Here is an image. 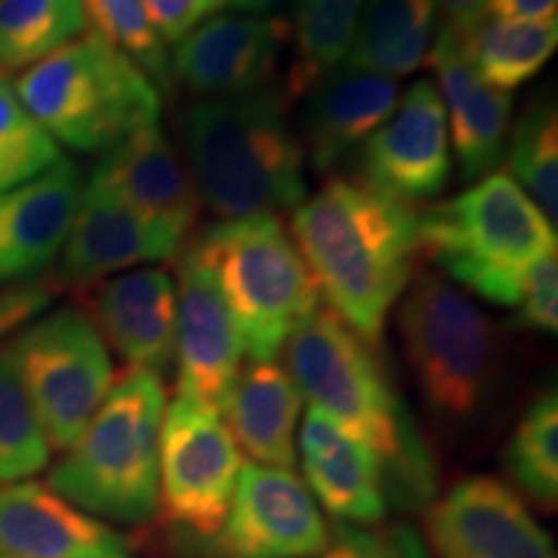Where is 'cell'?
I'll return each mask as SVG.
<instances>
[{
	"mask_svg": "<svg viewBox=\"0 0 558 558\" xmlns=\"http://www.w3.org/2000/svg\"><path fill=\"white\" fill-rule=\"evenodd\" d=\"M300 411L303 396L275 362H251L241 369L222 407L233 442L254 463L284 471L295 465Z\"/></svg>",
	"mask_w": 558,
	"mask_h": 558,
	"instance_id": "obj_24",
	"label": "cell"
},
{
	"mask_svg": "<svg viewBox=\"0 0 558 558\" xmlns=\"http://www.w3.org/2000/svg\"><path fill=\"white\" fill-rule=\"evenodd\" d=\"M427 62L437 73L439 99H445L442 107L460 177L465 181L488 177L505 158L512 94L488 86L465 60L456 32L442 24L432 39Z\"/></svg>",
	"mask_w": 558,
	"mask_h": 558,
	"instance_id": "obj_20",
	"label": "cell"
},
{
	"mask_svg": "<svg viewBox=\"0 0 558 558\" xmlns=\"http://www.w3.org/2000/svg\"><path fill=\"white\" fill-rule=\"evenodd\" d=\"M435 19L429 0H365L341 68L388 78L416 73L427 62Z\"/></svg>",
	"mask_w": 558,
	"mask_h": 558,
	"instance_id": "obj_25",
	"label": "cell"
},
{
	"mask_svg": "<svg viewBox=\"0 0 558 558\" xmlns=\"http://www.w3.org/2000/svg\"><path fill=\"white\" fill-rule=\"evenodd\" d=\"M429 558H556L525 499L494 476L458 481L424 520Z\"/></svg>",
	"mask_w": 558,
	"mask_h": 558,
	"instance_id": "obj_12",
	"label": "cell"
},
{
	"mask_svg": "<svg viewBox=\"0 0 558 558\" xmlns=\"http://www.w3.org/2000/svg\"><path fill=\"white\" fill-rule=\"evenodd\" d=\"M88 29L83 0H0V73H24Z\"/></svg>",
	"mask_w": 558,
	"mask_h": 558,
	"instance_id": "obj_28",
	"label": "cell"
},
{
	"mask_svg": "<svg viewBox=\"0 0 558 558\" xmlns=\"http://www.w3.org/2000/svg\"><path fill=\"white\" fill-rule=\"evenodd\" d=\"M290 235L329 311L378 347L418 256L414 207L329 179L295 207Z\"/></svg>",
	"mask_w": 558,
	"mask_h": 558,
	"instance_id": "obj_1",
	"label": "cell"
},
{
	"mask_svg": "<svg viewBox=\"0 0 558 558\" xmlns=\"http://www.w3.org/2000/svg\"><path fill=\"white\" fill-rule=\"evenodd\" d=\"M311 558H429V550L407 522L352 525L337 520L329 527V543Z\"/></svg>",
	"mask_w": 558,
	"mask_h": 558,
	"instance_id": "obj_34",
	"label": "cell"
},
{
	"mask_svg": "<svg viewBox=\"0 0 558 558\" xmlns=\"http://www.w3.org/2000/svg\"><path fill=\"white\" fill-rule=\"evenodd\" d=\"M509 177L550 226L558 222V111L556 99L538 94L520 114L507 137Z\"/></svg>",
	"mask_w": 558,
	"mask_h": 558,
	"instance_id": "obj_30",
	"label": "cell"
},
{
	"mask_svg": "<svg viewBox=\"0 0 558 558\" xmlns=\"http://www.w3.org/2000/svg\"><path fill=\"white\" fill-rule=\"evenodd\" d=\"M486 16L558 19V0H488Z\"/></svg>",
	"mask_w": 558,
	"mask_h": 558,
	"instance_id": "obj_38",
	"label": "cell"
},
{
	"mask_svg": "<svg viewBox=\"0 0 558 558\" xmlns=\"http://www.w3.org/2000/svg\"><path fill=\"white\" fill-rule=\"evenodd\" d=\"M284 354L290 380L311 409L378 452L388 505L427 509L437 494L435 458L388 380L378 347L326 308L292 331Z\"/></svg>",
	"mask_w": 558,
	"mask_h": 558,
	"instance_id": "obj_2",
	"label": "cell"
},
{
	"mask_svg": "<svg viewBox=\"0 0 558 558\" xmlns=\"http://www.w3.org/2000/svg\"><path fill=\"white\" fill-rule=\"evenodd\" d=\"M163 378L128 369L86 429L50 469L47 486L109 525H148L158 512V442Z\"/></svg>",
	"mask_w": 558,
	"mask_h": 558,
	"instance_id": "obj_4",
	"label": "cell"
},
{
	"mask_svg": "<svg viewBox=\"0 0 558 558\" xmlns=\"http://www.w3.org/2000/svg\"><path fill=\"white\" fill-rule=\"evenodd\" d=\"M505 471L512 488L541 512L558 507V396L543 390L520 416L507 439Z\"/></svg>",
	"mask_w": 558,
	"mask_h": 558,
	"instance_id": "obj_29",
	"label": "cell"
},
{
	"mask_svg": "<svg viewBox=\"0 0 558 558\" xmlns=\"http://www.w3.org/2000/svg\"><path fill=\"white\" fill-rule=\"evenodd\" d=\"M62 148L50 132L29 114L0 73V194L16 190L60 163Z\"/></svg>",
	"mask_w": 558,
	"mask_h": 558,
	"instance_id": "obj_32",
	"label": "cell"
},
{
	"mask_svg": "<svg viewBox=\"0 0 558 558\" xmlns=\"http://www.w3.org/2000/svg\"><path fill=\"white\" fill-rule=\"evenodd\" d=\"M241 452L218 411L177 396L163 411L158 442V501L192 538H213L228 518Z\"/></svg>",
	"mask_w": 558,
	"mask_h": 558,
	"instance_id": "obj_10",
	"label": "cell"
},
{
	"mask_svg": "<svg viewBox=\"0 0 558 558\" xmlns=\"http://www.w3.org/2000/svg\"><path fill=\"white\" fill-rule=\"evenodd\" d=\"M13 90L58 145L78 153H107L160 114L156 83L94 29L24 70Z\"/></svg>",
	"mask_w": 558,
	"mask_h": 558,
	"instance_id": "obj_6",
	"label": "cell"
},
{
	"mask_svg": "<svg viewBox=\"0 0 558 558\" xmlns=\"http://www.w3.org/2000/svg\"><path fill=\"white\" fill-rule=\"evenodd\" d=\"M0 558H140L114 525L47 484H0Z\"/></svg>",
	"mask_w": 558,
	"mask_h": 558,
	"instance_id": "obj_18",
	"label": "cell"
},
{
	"mask_svg": "<svg viewBox=\"0 0 558 558\" xmlns=\"http://www.w3.org/2000/svg\"><path fill=\"white\" fill-rule=\"evenodd\" d=\"M290 24L275 16L218 13L199 24L169 54L171 78L205 99H239L267 88Z\"/></svg>",
	"mask_w": 558,
	"mask_h": 558,
	"instance_id": "obj_14",
	"label": "cell"
},
{
	"mask_svg": "<svg viewBox=\"0 0 558 558\" xmlns=\"http://www.w3.org/2000/svg\"><path fill=\"white\" fill-rule=\"evenodd\" d=\"M435 13L442 16V26L456 32H465L486 16L488 0H429Z\"/></svg>",
	"mask_w": 558,
	"mask_h": 558,
	"instance_id": "obj_39",
	"label": "cell"
},
{
	"mask_svg": "<svg viewBox=\"0 0 558 558\" xmlns=\"http://www.w3.org/2000/svg\"><path fill=\"white\" fill-rule=\"evenodd\" d=\"M243 341L218 284L190 248L179 262L177 360L179 396L222 414L241 373Z\"/></svg>",
	"mask_w": 558,
	"mask_h": 558,
	"instance_id": "obj_15",
	"label": "cell"
},
{
	"mask_svg": "<svg viewBox=\"0 0 558 558\" xmlns=\"http://www.w3.org/2000/svg\"><path fill=\"white\" fill-rule=\"evenodd\" d=\"M94 32L120 47L130 60H135L156 88L173 86L169 50L145 16L143 0H83Z\"/></svg>",
	"mask_w": 558,
	"mask_h": 558,
	"instance_id": "obj_33",
	"label": "cell"
},
{
	"mask_svg": "<svg viewBox=\"0 0 558 558\" xmlns=\"http://www.w3.org/2000/svg\"><path fill=\"white\" fill-rule=\"evenodd\" d=\"M300 460L313 499L339 522L378 525L388 499L378 452L320 411L311 409L300 429Z\"/></svg>",
	"mask_w": 558,
	"mask_h": 558,
	"instance_id": "obj_22",
	"label": "cell"
},
{
	"mask_svg": "<svg viewBox=\"0 0 558 558\" xmlns=\"http://www.w3.org/2000/svg\"><path fill=\"white\" fill-rule=\"evenodd\" d=\"M401 101L396 78L341 68L311 90L303 135L313 171H331L393 114Z\"/></svg>",
	"mask_w": 558,
	"mask_h": 558,
	"instance_id": "obj_23",
	"label": "cell"
},
{
	"mask_svg": "<svg viewBox=\"0 0 558 558\" xmlns=\"http://www.w3.org/2000/svg\"><path fill=\"white\" fill-rule=\"evenodd\" d=\"M399 333L432 414L450 424L476 416L497 380L499 331L469 292L418 275L399 308Z\"/></svg>",
	"mask_w": 558,
	"mask_h": 558,
	"instance_id": "obj_8",
	"label": "cell"
},
{
	"mask_svg": "<svg viewBox=\"0 0 558 558\" xmlns=\"http://www.w3.org/2000/svg\"><path fill=\"white\" fill-rule=\"evenodd\" d=\"M58 292L52 279H32V282L0 288V347L29 320L50 311Z\"/></svg>",
	"mask_w": 558,
	"mask_h": 558,
	"instance_id": "obj_37",
	"label": "cell"
},
{
	"mask_svg": "<svg viewBox=\"0 0 558 558\" xmlns=\"http://www.w3.org/2000/svg\"><path fill=\"white\" fill-rule=\"evenodd\" d=\"M209 541L218 558H311L329 543V525L295 473L243 463L228 518Z\"/></svg>",
	"mask_w": 558,
	"mask_h": 558,
	"instance_id": "obj_11",
	"label": "cell"
},
{
	"mask_svg": "<svg viewBox=\"0 0 558 558\" xmlns=\"http://www.w3.org/2000/svg\"><path fill=\"white\" fill-rule=\"evenodd\" d=\"M83 190L78 166L60 160L41 177L0 194V288L41 279L58 262Z\"/></svg>",
	"mask_w": 558,
	"mask_h": 558,
	"instance_id": "obj_19",
	"label": "cell"
},
{
	"mask_svg": "<svg viewBox=\"0 0 558 558\" xmlns=\"http://www.w3.org/2000/svg\"><path fill=\"white\" fill-rule=\"evenodd\" d=\"M416 251L460 288L514 308L527 269L558 243L556 226L512 177L492 171L452 199L416 213Z\"/></svg>",
	"mask_w": 558,
	"mask_h": 558,
	"instance_id": "obj_5",
	"label": "cell"
},
{
	"mask_svg": "<svg viewBox=\"0 0 558 558\" xmlns=\"http://www.w3.org/2000/svg\"><path fill=\"white\" fill-rule=\"evenodd\" d=\"M518 311V324L530 331L556 333L558 331V254L541 256L527 269L522 284Z\"/></svg>",
	"mask_w": 558,
	"mask_h": 558,
	"instance_id": "obj_35",
	"label": "cell"
},
{
	"mask_svg": "<svg viewBox=\"0 0 558 558\" xmlns=\"http://www.w3.org/2000/svg\"><path fill=\"white\" fill-rule=\"evenodd\" d=\"M81 308L132 369L163 378L177 352V284L166 269L122 271L78 292Z\"/></svg>",
	"mask_w": 558,
	"mask_h": 558,
	"instance_id": "obj_17",
	"label": "cell"
},
{
	"mask_svg": "<svg viewBox=\"0 0 558 558\" xmlns=\"http://www.w3.org/2000/svg\"><path fill=\"white\" fill-rule=\"evenodd\" d=\"M284 0H222V9H239L248 16H262V13L275 11Z\"/></svg>",
	"mask_w": 558,
	"mask_h": 558,
	"instance_id": "obj_40",
	"label": "cell"
},
{
	"mask_svg": "<svg viewBox=\"0 0 558 558\" xmlns=\"http://www.w3.org/2000/svg\"><path fill=\"white\" fill-rule=\"evenodd\" d=\"M456 37L465 60L488 86L512 90L535 78L554 58L558 19L484 16Z\"/></svg>",
	"mask_w": 558,
	"mask_h": 558,
	"instance_id": "obj_26",
	"label": "cell"
},
{
	"mask_svg": "<svg viewBox=\"0 0 558 558\" xmlns=\"http://www.w3.org/2000/svg\"><path fill=\"white\" fill-rule=\"evenodd\" d=\"M143 9L163 45H179L199 24L218 16L222 0H143Z\"/></svg>",
	"mask_w": 558,
	"mask_h": 558,
	"instance_id": "obj_36",
	"label": "cell"
},
{
	"mask_svg": "<svg viewBox=\"0 0 558 558\" xmlns=\"http://www.w3.org/2000/svg\"><path fill=\"white\" fill-rule=\"evenodd\" d=\"M52 448L5 344L0 347V484L32 481L50 465Z\"/></svg>",
	"mask_w": 558,
	"mask_h": 558,
	"instance_id": "obj_31",
	"label": "cell"
},
{
	"mask_svg": "<svg viewBox=\"0 0 558 558\" xmlns=\"http://www.w3.org/2000/svg\"><path fill=\"white\" fill-rule=\"evenodd\" d=\"M184 148L199 205L215 218L277 215L308 194L303 145L279 90L197 101L184 114Z\"/></svg>",
	"mask_w": 558,
	"mask_h": 558,
	"instance_id": "obj_3",
	"label": "cell"
},
{
	"mask_svg": "<svg viewBox=\"0 0 558 558\" xmlns=\"http://www.w3.org/2000/svg\"><path fill=\"white\" fill-rule=\"evenodd\" d=\"M181 241L184 235L143 218L107 192L86 184L58 256L52 284L58 290L83 292L140 264L173 259Z\"/></svg>",
	"mask_w": 558,
	"mask_h": 558,
	"instance_id": "obj_16",
	"label": "cell"
},
{
	"mask_svg": "<svg viewBox=\"0 0 558 558\" xmlns=\"http://www.w3.org/2000/svg\"><path fill=\"white\" fill-rule=\"evenodd\" d=\"M192 251L218 284L251 362H275L318 311L316 282L277 215L220 220Z\"/></svg>",
	"mask_w": 558,
	"mask_h": 558,
	"instance_id": "obj_7",
	"label": "cell"
},
{
	"mask_svg": "<svg viewBox=\"0 0 558 558\" xmlns=\"http://www.w3.org/2000/svg\"><path fill=\"white\" fill-rule=\"evenodd\" d=\"M365 0H300L295 13V50L279 94L295 101L344 65Z\"/></svg>",
	"mask_w": 558,
	"mask_h": 558,
	"instance_id": "obj_27",
	"label": "cell"
},
{
	"mask_svg": "<svg viewBox=\"0 0 558 558\" xmlns=\"http://www.w3.org/2000/svg\"><path fill=\"white\" fill-rule=\"evenodd\" d=\"M5 352L50 448L65 452L114 386V362L81 305L45 311L5 341Z\"/></svg>",
	"mask_w": 558,
	"mask_h": 558,
	"instance_id": "obj_9",
	"label": "cell"
},
{
	"mask_svg": "<svg viewBox=\"0 0 558 558\" xmlns=\"http://www.w3.org/2000/svg\"><path fill=\"white\" fill-rule=\"evenodd\" d=\"M88 186L107 192L122 205L173 233L186 235L197 220L199 199L190 169L158 124L101 153Z\"/></svg>",
	"mask_w": 558,
	"mask_h": 558,
	"instance_id": "obj_21",
	"label": "cell"
},
{
	"mask_svg": "<svg viewBox=\"0 0 558 558\" xmlns=\"http://www.w3.org/2000/svg\"><path fill=\"white\" fill-rule=\"evenodd\" d=\"M360 184L401 205L435 199L450 179V132L435 83L416 81L362 143Z\"/></svg>",
	"mask_w": 558,
	"mask_h": 558,
	"instance_id": "obj_13",
	"label": "cell"
}]
</instances>
